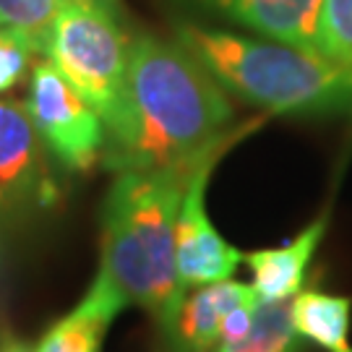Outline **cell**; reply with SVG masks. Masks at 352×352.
<instances>
[{"label":"cell","instance_id":"17","mask_svg":"<svg viewBox=\"0 0 352 352\" xmlns=\"http://www.w3.org/2000/svg\"><path fill=\"white\" fill-rule=\"evenodd\" d=\"M0 352H34V347L26 344L21 337H16L13 331H3L0 334Z\"/></svg>","mask_w":352,"mask_h":352},{"label":"cell","instance_id":"15","mask_svg":"<svg viewBox=\"0 0 352 352\" xmlns=\"http://www.w3.org/2000/svg\"><path fill=\"white\" fill-rule=\"evenodd\" d=\"M318 52L352 71V0H324L318 16Z\"/></svg>","mask_w":352,"mask_h":352},{"label":"cell","instance_id":"6","mask_svg":"<svg viewBox=\"0 0 352 352\" xmlns=\"http://www.w3.org/2000/svg\"><path fill=\"white\" fill-rule=\"evenodd\" d=\"M58 186L26 104L0 97V219L50 206Z\"/></svg>","mask_w":352,"mask_h":352},{"label":"cell","instance_id":"7","mask_svg":"<svg viewBox=\"0 0 352 352\" xmlns=\"http://www.w3.org/2000/svg\"><path fill=\"white\" fill-rule=\"evenodd\" d=\"M222 154H214L199 164L190 177L175 225V264L180 289L201 287L222 279H232L243 261V253L230 245L206 214V186L214 173V164Z\"/></svg>","mask_w":352,"mask_h":352},{"label":"cell","instance_id":"13","mask_svg":"<svg viewBox=\"0 0 352 352\" xmlns=\"http://www.w3.org/2000/svg\"><path fill=\"white\" fill-rule=\"evenodd\" d=\"M302 342L292 324V298L261 300L248 334L222 352H302Z\"/></svg>","mask_w":352,"mask_h":352},{"label":"cell","instance_id":"10","mask_svg":"<svg viewBox=\"0 0 352 352\" xmlns=\"http://www.w3.org/2000/svg\"><path fill=\"white\" fill-rule=\"evenodd\" d=\"M126 305V295L100 266L87 295L74 311L45 331V337L34 344V352H100L110 324Z\"/></svg>","mask_w":352,"mask_h":352},{"label":"cell","instance_id":"12","mask_svg":"<svg viewBox=\"0 0 352 352\" xmlns=\"http://www.w3.org/2000/svg\"><path fill=\"white\" fill-rule=\"evenodd\" d=\"M352 298L321 289H300L292 298V324L302 340L324 352H352Z\"/></svg>","mask_w":352,"mask_h":352},{"label":"cell","instance_id":"18","mask_svg":"<svg viewBox=\"0 0 352 352\" xmlns=\"http://www.w3.org/2000/svg\"><path fill=\"white\" fill-rule=\"evenodd\" d=\"M60 3L65 6V3H81V0H60Z\"/></svg>","mask_w":352,"mask_h":352},{"label":"cell","instance_id":"11","mask_svg":"<svg viewBox=\"0 0 352 352\" xmlns=\"http://www.w3.org/2000/svg\"><path fill=\"white\" fill-rule=\"evenodd\" d=\"M327 222L329 219L324 214L305 227L298 238H292L279 248H258L243 253V261L251 269V285L261 300H289L300 292L316 248L324 240Z\"/></svg>","mask_w":352,"mask_h":352},{"label":"cell","instance_id":"2","mask_svg":"<svg viewBox=\"0 0 352 352\" xmlns=\"http://www.w3.org/2000/svg\"><path fill=\"white\" fill-rule=\"evenodd\" d=\"M232 141L170 167L120 170L104 199L100 266L113 277L128 302L144 308L157 321L164 337L186 298L175 264L180 204L199 164L214 154H225Z\"/></svg>","mask_w":352,"mask_h":352},{"label":"cell","instance_id":"4","mask_svg":"<svg viewBox=\"0 0 352 352\" xmlns=\"http://www.w3.org/2000/svg\"><path fill=\"white\" fill-rule=\"evenodd\" d=\"M131 45L113 0L65 3L52 26L47 60L102 115L107 131L123 113Z\"/></svg>","mask_w":352,"mask_h":352},{"label":"cell","instance_id":"5","mask_svg":"<svg viewBox=\"0 0 352 352\" xmlns=\"http://www.w3.org/2000/svg\"><path fill=\"white\" fill-rule=\"evenodd\" d=\"M26 110L37 128L45 149L65 170L87 173L104 157L107 126L78 89L52 60H39L29 76Z\"/></svg>","mask_w":352,"mask_h":352},{"label":"cell","instance_id":"3","mask_svg":"<svg viewBox=\"0 0 352 352\" xmlns=\"http://www.w3.org/2000/svg\"><path fill=\"white\" fill-rule=\"evenodd\" d=\"M175 39L227 94L277 115H352V71L318 50L183 21Z\"/></svg>","mask_w":352,"mask_h":352},{"label":"cell","instance_id":"9","mask_svg":"<svg viewBox=\"0 0 352 352\" xmlns=\"http://www.w3.org/2000/svg\"><path fill=\"white\" fill-rule=\"evenodd\" d=\"M258 292L253 285L222 279L201 287H190L180 302L167 340L175 352H219L222 350V327L230 311L248 300H256Z\"/></svg>","mask_w":352,"mask_h":352},{"label":"cell","instance_id":"16","mask_svg":"<svg viewBox=\"0 0 352 352\" xmlns=\"http://www.w3.org/2000/svg\"><path fill=\"white\" fill-rule=\"evenodd\" d=\"M34 55L39 52L21 32L0 24V97L24 81Z\"/></svg>","mask_w":352,"mask_h":352},{"label":"cell","instance_id":"14","mask_svg":"<svg viewBox=\"0 0 352 352\" xmlns=\"http://www.w3.org/2000/svg\"><path fill=\"white\" fill-rule=\"evenodd\" d=\"M60 0H0V24L21 32L39 55H47Z\"/></svg>","mask_w":352,"mask_h":352},{"label":"cell","instance_id":"1","mask_svg":"<svg viewBox=\"0 0 352 352\" xmlns=\"http://www.w3.org/2000/svg\"><path fill=\"white\" fill-rule=\"evenodd\" d=\"M230 123L227 91L177 39L139 34L131 45L123 113L107 131L102 160L115 173L188 162L240 139Z\"/></svg>","mask_w":352,"mask_h":352},{"label":"cell","instance_id":"8","mask_svg":"<svg viewBox=\"0 0 352 352\" xmlns=\"http://www.w3.org/2000/svg\"><path fill=\"white\" fill-rule=\"evenodd\" d=\"M222 21L285 45L318 50V16L324 0H186Z\"/></svg>","mask_w":352,"mask_h":352}]
</instances>
